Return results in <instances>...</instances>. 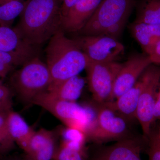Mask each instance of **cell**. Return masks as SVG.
I'll return each mask as SVG.
<instances>
[{"label":"cell","instance_id":"1","mask_svg":"<svg viewBox=\"0 0 160 160\" xmlns=\"http://www.w3.org/2000/svg\"><path fill=\"white\" fill-rule=\"evenodd\" d=\"M62 0H26L14 28L26 43L37 47L62 30Z\"/></svg>","mask_w":160,"mask_h":160},{"label":"cell","instance_id":"2","mask_svg":"<svg viewBox=\"0 0 160 160\" xmlns=\"http://www.w3.org/2000/svg\"><path fill=\"white\" fill-rule=\"evenodd\" d=\"M46 49V65L51 75L49 89L56 87L86 69L87 58L74 40L62 30L49 40Z\"/></svg>","mask_w":160,"mask_h":160},{"label":"cell","instance_id":"3","mask_svg":"<svg viewBox=\"0 0 160 160\" xmlns=\"http://www.w3.org/2000/svg\"><path fill=\"white\" fill-rule=\"evenodd\" d=\"M137 3V0H102L78 32L81 35H105L118 40Z\"/></svg>","mask_w":160,"mask_h":160},{"label":"cell","instance_id":"4","mask_svg":"<svg viewBox=\"0 0 160 160\" xmlns=\"http://www.w3.org/2000/svg\"><path fill=\"white\" fill-rule=\"evenodd\" d=\"M51 82L46 64L36 57L12 74L9 87L21 102L32 105L36 98L48 91Z\"/></svg>","mask_w":160,"mask_h":160},{"label":"cell","instance_id":"5","mask_svg":"<svg viewBox=\"0 0 160 160\" xmlns=\"http://www.w3.org/2000/svg\"><path fill=\"white\" fill-rule=\"evenodd\" d=\"M32 105L46 109L64 126L79 129L85 134L95 119L96 111L92 102L80 104L64 101L54 97L47 91L36 98Z\"/></svg>","mask_w":160,"mask_h":160},{"label":"cell","instance_id":"6","mask_svg":"<svg viewBox=\"0 0 160 160\" xmlns=\"http://www.w3.org/2000/svg\"><path fill=\"white\" fill-rule=\"evenodd\" d=\"M96 111V118L86 132L87 142L96 144L118 142L134 137L129 131L128 123L106 103L92 102Z\"/></svg>","mask_w":160,"mask_h":160},{"label":"cell","instance_id":"7","mask_svg":"<svg viewBox=\"0 0 160 160\" xmlns=\"http://www.w3.org/2000/svg\"><path fill=\"white\" fill-rule=\"evenodd\" d=\"M142 86L137 111V119L142 128L143 136L148 139L154 122V112L160 82V66L151 64L141 75Z\"/></svg>","mask_w":160,"mask_h":160},{"label":"cell","instance_id":"8","mask_svg":"<svg viewBox=\"0 0 160 160\" xmlns=\"http://www.w3.org/2000/svg\"><path fill=\"white\" fill-rule=\"evenodd\" d=\"M122 65L117 62H96L87 58L86 81L93 101L101 104L113 101L115 81Z\"/></svg>","mask_w":160,"mask_h":160},{"label":"cell","instance_id":"9","mask_svg":"<svg viewBox=\"0 0 160 160\" xmlns=\"http://www.w3.org/2000/svg\"><path fill=\"white\" fill-rule=\"evenodd\" d=\"M73 40L86 58L96 62H117L125 50L118 40L107 36L81 35Z\"/></svg>","mask_w":160,"mask_h":160},{"label":"cell","instance_id":"10","mask_svg":"<svg viewBox=\"0 0 160 160\" xmlns=\"http://www.w3.org/2000/svg\"><path fill=\"white\" fill-rule=\"evenodd\" d=\"M151 64L149 56L145 53L132 54L126 62L122 63L115 81L113 101L132 88L144 70Z\"/></svg>","mask_w":160,"mask_h":160},{"label":"cell","instance_id":"11","mask_svg":"<svg viewBox=\"0 0 160 160\" xmlns=\"http://www.w3.org/2000/svg\"><path fill=\"white\" fill-rule=\"evenodd\" d=\"M61 126L49 130L41 128L35 131L24 153L28 160H52L61 135Z\"/></svg>","mask_w":160,"mask_h":160},{"label":"cell","instance_id":"12","mask_svg":"<svg viewBox=\"0 0 160 160\" xmlns=\"http://www.w3.org/2000/svg\"><path fill=\"white\" fill-rule=\"evenodd\" d=\"M142 142L135 137L118 141L102 148L88 160H142L141 153Z\"/></svg>","mask_w":160,"mask_h":160},{"label":"cell","instance_id":"13","mask_svg":"<svg viewBox=\"0 0 160 160\" xmlns=\"http://www.w3.org/2000/svg\"><path fill=\"white\" fill-rule=\"evenodd\" d=\"M102 0H79L62 18L64 32H79L97 9Z\"/></svg>","mask_w":160,"mask_h":160},{"label":"cell","instance_id":"14","mask_svg":"<svg viewBox=\"0 0 160 160\" xmlns=\"http://www.w3.org/2000/svg\"><path fill=\"white\" fill-rule=\"evenodd\" d=\"M142 86V82L140 77L132 88L114 101L106 104L127 122H132L137 120V111Z\"/></svg>","mask_w":160,"mask_h":160},{"label":"cell","instance_id":"15","mask_svg":"<svg viewBox=\"0 0 160 160\" xmlns=\"http://www.w3.org/2000/svg\"><path fill=\"white\" fill-rule=\"evenodd\" d=\"M0 50L31 59L37 56V47L26 43L14 28L0 26Z\"/></svg>","mask_w":160,"mask_h":160},{"label":"cell","instance_id":"16","mask_svg":"<svg viewBox=\"0 0 160 160\" xmlns=\"http://www.w3.org/2000/svg\"><path fill=\"white\" fill-rule=\"evenodd\" d=\"M129 29L144 53L149 56L160 40V25H152L134 21L129 25Z\"/></svg>","mask_w":160,"mask_h":160},{"label":"cell","instance_id":"17","mask_svg":"<svg viewBox=\"0 0 160 160\" xmlns=\"http://www.w3.org/2000/svg\"><path fill=\"white\" fill-rule=\"evenodd\" d=\"M7 125L12 139L25 152L35 130L18 112L11 110L7 115Z\"/></svg>","mask_w":160,"mask_h":160},{"label":"cell","instance_id":"18","mask_svg":"<svg viewBox=\"0 0 160 160\" xmlns=\"http://www.w3.org/2000/svg\"><path fill=\"white\" fill-rule=\"evenodd\" d=\"M86 82L84 78L78 75L47 92L52 96L59 99L77 102L82 95Z\"/></svg>","mask_w":160,"mask_h":160},{"label":"cell","instance_id":"19","mask_svg":"<svg viewBox=\"0 0 160 160\" xmlns=\"http://www.w3.org/2000/svg\"><path fill=\"white\" fill-rule=\"evenodd\" d=\"M135 21L160 25V0H141L137 2Z\"/></svg>","mask_w":160,"mask_h":160},{"label":"cell","instance_id":"20","mask_svg":"<svg viewBox=\"0 0 160 160\" xmlns=\"http://www.w3.org/2000/svg\"><path fill=\"white\" fill-rule=\"evenodd\" d=\"M89 148L86 145L60 141L52 160H88Z\"/></svg>","mask_w":160,"mask_h":160},{"label":"cell","instance_id":"21","mask_svg":"<svg viewBox=\"0 0 160 160\" xmlns=\"http://www.w3.org/2000/svg\"><path fill=\"white\" fill-rule=\"evenodd\" d=\"M26 3L24 0H0V26L11 27L22 12Z\"/></svg>","mask_w":160,"mask_h":160},{"label":"cell","instance_id":"22","mask_svg":"<svg viewBox=\"0 0 160 160\" xmlns=\"http://www.w3.org/2000/svg\"><path fill=\"white\" fill-rule=\"evenodd\" d=\"M30 60L19 55L0 50V78H5L15 67L23 66Z\"/></svg>","mask_w":160,"mask_h":160},{"label":"cell","instance_id":"23","mask_svg":"<svg viewBox=\"0 0 160 160\" xmlns=\"http://www.w3.org/2000/svg\"><path fill=\"white\" fill-rule=\"evenodd\" d=\"M8 112L0 113V155L10 154L16 148V144L12 138L7 125Z\"/></svg>","mask_w":160,"mask_h":160},{"label":"cell","instance_id":"24","mask_svg":"<svg viewBox=\"0 0 160 160\" xmlns=\"http://www.w3.org/2000/svg\"><path fill=\"white\" fill-rule=\"evenodd\" d=\"M14 94L9 86L4 84L0 86V113L8 112L13 109Z\"/></svg>","mask_w":160,"mask_h":160},{"label":"cell","instance_id":"25","mask_svg":"<svg viewBox=\"0 0 160 160\" xmlns=\"http://www.w3.org/2000/svg\"><path fill=\"white\" fill-rule=\"evenodd\" d=\"M148 160H160V139L158 133H152L151 132L148 138Z\"/></svg>","mask_w":160,"mask_h":160},{"label":"cell","instance_id":"26","mask_svg":"<svg viewBox=\"0 0 160 160\" xmlns=\"http://www.w3.org/2000/svg\"><path fill=\"white\" fill-rule=\"evenodd\" d=\"M149 56L152 64L160 66V40Z\"/></svg>","mask_w":160,"mask_h":160},{"label":"cell","instance_id":"27","mask_svg":"<svg viewBox=\"0 0 160 160\" xmlns=\"http://www.w3.org/2000/svg\"><path fill=\"white\" fill-rule=\"evenodd\" d=\"M79 0H62L61 13L62 18L65 16L69 9H71L75 4H76Z\"/></svg>","mask_w":160,"mask_h":160},{"label":"cell","instance_id":"28","mask_svg":"<svg viewBox=\"0 0 160 160\" xmlns=\"http://www.w3.org/2000/svg\"><path fill=\"white\" fill-rule=\"evenodd\" d=\"M0 160H28L24 153L23 154H9L5 155H0Z\"/></svg>","mask_w":160,"mask_h":160},{"label":"cell","instance_id":"29","mask_svg":"<svg viewBox=\"0 0 160 160\" xmlns=\"http://www.w3.org/2000/svg\"><path fill=\"white\" fill-rule=\"evenodd\" d=\"M158 120H160V82L154 112V122Z\"/></svg>","mask_w":160,"mask_h":160},{"label":"cell","instance_id":"30","mask_svg":"<svg viewBox=\"0 0 160 160\" xmlns=\"http://www.w3.org/2000/svg\"><path fill=\"white\" fill-rule=\"evenodd\" d=\"M158 135L159 138L160 139V128L159 129V132H158Z\"/></svg>","mask_w":160,"mask_h":160},{"label":"cell","instance_id":"31","mask_svg":"<svg viewBox=\"0 0 160 160\" xmlns=\"http://www.w3.org/2000/svg\"><path fill=\"white\" fill-rule=\"evenodd\" d=\"M3 85L2 82V81H1V80H0V86H1V85Z\"/></svg>","mask_w":160,"mask_h":160}]
</instances>
